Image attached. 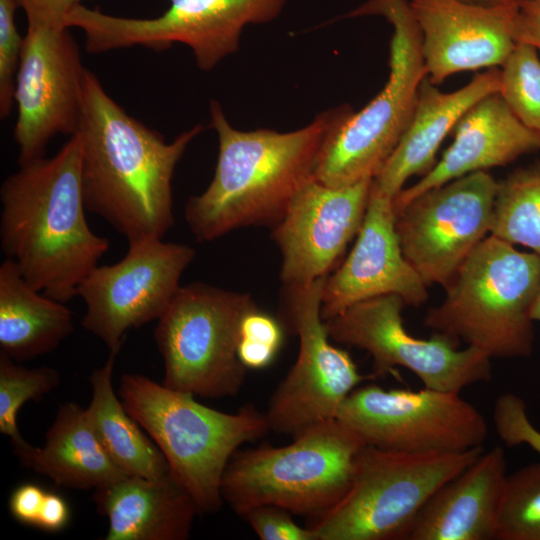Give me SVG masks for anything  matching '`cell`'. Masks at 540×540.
<instances>
[{"label":"cell","mask_w":540,"mask_h":540,"mask_svg":"<svg viewBox=\"0 0 540 540\" xmlns=\"http://www.w3.org/2000/svg\"><path fill=\"white\" fill-rule=\"evenodd\" d=\"M506 469L503 447L483 451L430 496L405 540L495 539Z\"/></svg>","instance_id":"cell-20"},{"label":"cell","mask_w":540,"mask_h":540,"mask_svg":"<svg viewBox=\"0 0 540 540\" xmlns=\"http://www.w3.org/2000/svg\"><path fill=\"white\" fill-rule=\"evenodd\" d=\"M500 80V69L491 68L458 90L442 92L426 76L409 124L372 185L394 199L409 178L426 175L437 163V151L447 134L476 102L500 91Z\"/></svg>","instance_id":"cell-21"},{"label":"cell","mask_w":540,"mask_h":540,"mask_svg":"<svg viewBox=\"0 0 540 540\" xmlns=\"http://www.w3.org/2000/svg\"><path fill=\"white\" fill-rule=\"evenodd\" d=\"M453 131L454 140L441 159L415 184L398 193L394 209L429 189L470 173L505 166L540 150V134L519 121L499 92L476 102Z\"/></svg>","instance_id":"cell-19"},{"label":"cell","mask_w":540,"mask_h":540,"mask_svg":"<svg viewBox=\"0 0 540 540\" xmlns=\"http://www.w3.org/2000/svg\"><path fill=\"white\" fill-rule=\"evenodd\" d=\"M42 448L22 464L46 475L59 486L97 489L125 475L109 457L86 417L74 402L59 407Z\"/></svg>","instance_id":"cell-24"},{"label":"cell","mask_w":540,"mask_h":540,"mask_svg":"<svg viewBox=\"0 0 540 540\" xmlns=\"http://www.w3.org/2000/svg\"><path fill=\"white\" fill-rule=\"evenodd\" d=\"M336 419L365 445L404 453H460L482 447L488 437L483 414L460 393L424 387H356Z\"/></svg>","instance_id":"cell-11"},{"label":"cell","mask_w":540,"mask_h":540,"mask_svg":"<svg viewBox=\"0 0 540 540\" xmlns=\"http://www.w3.org/2000/svg\"><path fill=\"white\" fill-rule=\"evenodd\" d=\"M197 124L172 142L129 115L87 70L78 129L85 208L128 243L162 239L174 224L172 180Z\"/></svg>","instance_id":"cell-1"},{"label":"cell","mask_w":540,"mask_h":540,"mask_svg":"<svg viewBox=\"0 0 540 540\" xmlns=\"http://www.w3.org/2000/svg\"><path fill=\"white\" fill-rule=\"evenodd\" d=\"M79 134L51 158L19 165L0 188V245L26 282L66 303L98 265L109 241L86 219Z\"/></svg>","instance_id":"cell-3"},{"label":"cell","mask_w":540,"mask_h":540,"mask_svg":"<svg viewBox=\"0 0 540 540\" xmlns=\"http://www.w3.org/2000/svg\"><path fill=\"white\" fill-rule=\"evenodd\" d=\"M241 517L261 540H315L309 527L298 525L292 513L279 506H256Z\"/></svg>","instance_id":"cell-33"},{"label":"cell","mask_w":540,"mask_h":540,"mask_svg":"<svg viewBox=\"0 0 540 540\" xmlns=\"http://www.w3.org/2000/svg\"><path fill=\"white\" fill-rule=\"evenodd\" d=\"M285 328L279 318L257 308L249 311L240 325L238 357L246 369H263L276 358Z\"/></svg>","instance_id":"cell-30"},{"label":"cell","mask_w":540,"mask_h":540,"mask_svg":"<svg viewBox=\"0 0 540 540\" xmlns=\"http://www.w3.org/2000/svg\"><path fill=\"white\" fill-rule=\"evenodd\" d=\"M463 2L481 6H520L527 0H461Z\"/></svg>","instance_id":"cell-38"},{"label":"cell","mask_w":540,"mask_h":540,"mask_svg":"<svg viewBox=\"0 0 540 540\" xmlns=\"http://www.w3.org/2000/svg\"><path fill=\"white\" fill-rule=\"evenodd\" d=\"M327 276L302 286L283 287L279 319L299 338L296 362L278 385L265 412L270 430L295 437L335 419L349 394L375 377L358 371L350 354L331 343L321 316Z\"/></svg>","instance_id":"cell-10"},{"label":"cell","mask_w":540,"mask_h":540,"mask_svg":"<svg viewBox=\"0 0 540 540\" xmlns=\"http://www.w3.org/2000/svg\"><path fill=\"white\" fill-rule=\"evenodd\" d=\"M393 200L371 186L356 242L347 258L326 278L321 305L324 321L356 303L382 295L400 296L413 307L427 301L428 286L402 252Z\"/></svg>","instance_id":"cell-17"},{"label":"cell","mask_w":540,"mask_h":540,"mask_svg":"<svg viewBox=\"0 0 540 540\" xmlns=\"http://www.w3.org/2000/svg\"><path fill=\"white\" fill-rule=\"evenodd\" d=\"M86 71L69 28L27 24L14 97L19 165L45 157L56 135L78 132Z\"/></svg>","instance_id":"cell-15"},{"label":"cell","mask_w":540,"mask_h":540,"mask_svg":"<svg viewBox=\"0 0 540 540\" xmlns=\"http://www.w3.org/2000/svg\"><path fill=\"white\" fill-rule=\"evenodd\" d=\"M490 235L540 256V163L498 182Z\"/></svg>","instance_id":"cell-26"},{"label":"cell","mask_w":540,"mask_h":540,"mask_svg":"<svg viewBox=\"0 0 540 540\" xmlns=\"http://www.w3.org/2000/svg\"><path fill=\"white\" fill-rule=\"evenodd\" d=\"M210 127L218 136V158L209 186L190 197L184 216L199 242L216 240L247 226L273 227L299 190L315 176L321 153L353 110L327 109L291 132L241 131L210 101Z\"/></svg>","instance_id":"cell-2"},{"label":"cell","mask_w":540,"mask_h":540,"mask_svg":"<svg viewBox=\"0 0 540 540\" xmlns=\"http://www.w3.org/2000/svg\"><path fill=\"white\" fill-rule=\"evenodd\" d=\"M496 540H540V461L507 475Z\"/></svg>","instance_id":"cell-28"},{"label":"cell","mask_w":540,"mask_h":540,"mask_svg":"<svg viewBox=\"0 0 540 540\" xmlns=\"http://www.w3.org/2000/svg\"><path fill=\"white\" fill-rule=\"evenodd\" d=\"M364 445L335 418L306 429L285 446L238 449L221 480L222 498L240 516L260 505L319 516L346 494Z\"/></svg>","instance_id":"cell-6"},{"label":"cell","mask_w":540,"mask_h":540,"mask_svg":"<svg viewBox=\"0 0 540 540\" xmlns=\"http://www.w3.org/2000/svg\"><path fill=\"white\" fill-rule=\"evenodd\" d=\"M532 320L540 322V287L531 309Z\"/></svg>","instance_id":"cell-39"},{"label":"cell","mask_w":540,"mask_h":540,"mask_svg":"<svg viewBox=\"0 0 540 540\" xmlns=\"http://www.w3.org/2000/svg\"><path fill=\"white\" fill-rule=\"evenodd\" d=\"M31 287L17 264L0 266V348L16 362L55 350L74 330L71 311Z\"/></svg>","instance_id":"cell-23"},{"label":"cell","mask_w":540,"mask_h":540,"mask_svg":"<svg viewBox=\"0 0 540 540\" xmlns=\"http://www.w3.org/2000/svg\"><path fill=\"white\" fill-rule=\"evenodd\" d=\"M194 257L190 246L162 239L129 243L120 261L97 265L79 284L77 296L86 304L82 327L110 350L121 349L129 329L164 314Z\"/></svg>","instance_id":"cell-14"},{"label":"cell","mask_w":540,"mask_h":540,"mask_svg":"<svg viewBox=\"0 0 540 540\" xmlns=\"http://www.w3.org/2000/svg\"><path fill=\"white\" fill-rule=\"evenodd\" d=\"M540 287V256L489 235L443 286L442 302L424 325L491 358L533 352L531 309Z\"/></svg>","instance_id":"cell-4"},{"label":"cell","mask_w":540,"mask_h":540,"mask_svg":"<svg viewBox=\"0 0 540 540\" xmlns=\"http://www.w3.org/2000/svg\"><path fill=\"white\" fill-rule=\"evenodd\" d=\"M379 15L393 27L389 78L360 111L352 112L325 145L315 179L342 187L374 178L400 141L426 77L421 32L407 0H367L344 18Z\"/></svg>","instance_id":"cell-7"},{"label":"cell","mask_w":540,"mask_h":540,"mask_svg":"<svg viewBox=\"0 0 540 540\" xmlns=\"http://www.w3.org/2000/svg\"><path fill=\"white\" fill-rule=\"evenodd\" d=\"M120 349L110 350L105 364L89 377L92 396L86 417L112 461L126 474L156 479L170 473L159 450L127 412L113 389L112 374Z\"/></svg>","instance_id":"cell-25"},{"label":"cell","mask_w":540,"mask_h":540,"mask_svg":"<svg viewBox=\"0 0 540 540\" xmlns=\"http://www.w3.org/2000/svg\"><path fill=\"white\" fill-rule=\"evenodd\" d=\"M118 394L191 494L199 513L221 507V480L239 447L271 431L265 413L253 405L225 413L141 374H123Z\"/></svg>","instance_id":"cell-5"},{"label":"cell","mask_w":540,"mask_h":540,"mask_svg":"<svg viewBox=\"0 0 540 540\" xmlns=\"http://www.w3.org/2000/svg\"><path fill=\"white\" fill-rule=\"evenodd\" d=\"M69 519L70 509L65 499L54 492L46 491L36 527L57 532L66 527Z\"/></svg>","instance_id":"cell-37"},{"label":"cell","mask_w":540,"mask_h":540,"mask_svg":"<svg viewBox=\"0 0 540 540\" xmlns=\"http://www.w3.org/2000/svg\"><path fill=\"white\" fill-rule=\"evenodd\" d=\"M498 182L478 171L429 189L395 210L402 252L429 287L447 283L490 235Z\"/></svg>","instance_id":"cell-13"},{"label":"cell","mask_w":540,"mask_h":540,"mask_svg":"<svg viewBox=\"0 0 540 540\" xmlns=\"http://www.w3.org/2000/svg\"><path fill=\"white\" fill-rule=\"evenodd\" d=\"M373 178L330 187L311 179L272 228L282 263L283 287L302 286L330 275L365 216Z\"/></svg>","instance_id":"cell-16"},{"label":"cell","mask_w":540,"mask_h":540,"mask_svg":"<svg viewBox=\"0 0 540 540\" xmlns=\"http://www.w3.org/2000/svg\"><path fill=\"white\" fill-rule=\"evenodd\" d=\"M421 32L428 80L438 85L453 74L501 67L517 41L519 6H481L461 0H411Z\"/></svg>","instance_id":"cell-18"},{"label":"cell","mask_w":540,"mask_h":540,"mask_svg":"<svg viewBox=\"0 0 540 540\" xmlns=\"http://www.w3.org/2000/svg\"><path fill=\"white\" fill-rule=\"evenodd\" d=\"M492 419L497 435L506 446L527 445L540 457V431L530 421L521 397L511 392L500 395Z\"/></svg>","instance_id":"cell-32"},{"label":"cell","mask_w":540,"mask_h":540,"mask_svg":"<svg viewBox=\"0 0 540 540\" xmlns=\"http://www.w3.org/2000/svg\"><path fill=\"white\" fill-rule=\"evenodd\" d=\"M255 308L247 293L201 282L181 286L154 330L162 384L206 398L236 395L247 371L237 352L240 325Z\"/></svg>","instance_id":"cell-9"},{"label":"cell","mask_w":540,"mask_h":540,"mask_svg":"<svg viewBox=\"0 0 540 540\" xmlns=\"http://www.w3.org/2000/svg\"><path fill=\"white\" fill-rule=\"evenodd\" d=\"M27 19V24L50 27L65 26V18L81 0H17Z\"/></svg>","instance_id":"cell-34"},{"label":"cell","mask_w":540,"mask_h":540,"mask_svg":"<svg viewBox=\"0 0 540 540\" xmlns=\"http://www.w3.org/2000/svg\"><path fill=\"white\" fill-rule=\"evenodd\" d=\"M405 302L397 295H382L356 303L326 320L332 341L365 350L373 360L372 375L382 377L401 367L411 371L424 387L460 393L466 387L488 382L491 357L434 332L428 339L410 334L403 324Z\"/></svg>","instance_id":"cell-12"},{"label":"cell","mask_w":540,"mask_h":540,"mask_svg":"<svg viewBox=\"0 0 540 540\" xmlns=\"http://www.w3.org/2000/svg\"><path fill=\"white\" fill-rule=\"evenodd\" d=\"M514 37L516 41L529 43L540 51V0H527L519 6Z\"/></svg>","instance_id":"cell-36"},{"label":"cell","mask_w":540,"mask_h":540,"mask_svg":"<svg viewBox=\"0 0 540 540\" xmlns=\"http://www.w3.org/2000/svg\"><path fill=\"white\" fill-rule=\"evenodd\" d=\"M59 372L48 366L26 368L0 351V432L11 440L23 464L36 447L28 443L17 426V416L28 401H40L60 385Z\"/></svg>","instance_id":"cell-27"},{"label":"cell","mask_w":540,"mask_h":540,"mask_svg":"<svg viewBox=\"0 0 540 540\" xmlns=\"http://www.w3.org/2000/svg\"><path fill=\"white\" fill-rule=\"evenodd\" d=\"M93 499L108 519L106 540H185L199 513L171 472L156 479L125 475L95 489Z\"/></svg>","instance_id":"cell-22"},{"label":"cell","mask_w":540,"mask_h":540,"mask_svg":"<svg viewBox=\"0 0 540 540\" xmlns=\"http://www.w3.org/2000/svg\"><path fill=\"white\" fill-rule=\"evenodd\" d=\"M500 95L512 113L540 134V58L529 43L517 41L501 66Z\"/></svg>","instance_id":"cell-29"},{"label":"cell","mask_w":540,"mask_h":540,"mask_svg":"<svg viewBox=\"0 0 540 540\" xmlns=\"http://www.w3.org/2000/svg\"><path fill=\"white\" fill-rule=\"evenodd\" d=\"M46 491L37 484L25 483L15 488L9 499V510L20 523L36 526Z\"/></svg>","instance_id":"cell-35"},{"label":"cell","mask_w":540,"mask_h":540,"mask_svg":"<svg viewBox=\"0 0 540 540\" xmlns=\"http://www.w3.org/2000/svg\"><path fill=\"white\" fill-rule=\"evenodd\" d=\"M483 451L404 453L364 445L346 494L307 527L315 540L405 539L430 496Z\"/></svg>","instance_id":"cell-8"},{"label":"cell","mask_w":540,"mask_h":540,"mask_svg":"<svg viewBox=\"0 0 540 540\" xmlns=\"http://www.w3.org/2000/svg\"><path fill=\"white\" fill-rule=\"evenodd\" d=\"M17 0H0V117L7 118L15 104L16 77L24 36L15 24Z\"/></svg>","instance_id":"cell-31"}]
</instances>
